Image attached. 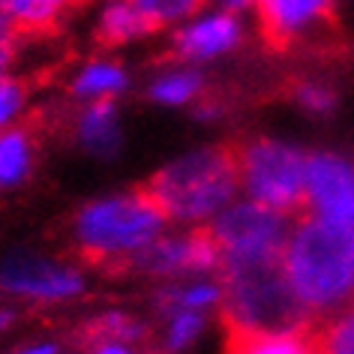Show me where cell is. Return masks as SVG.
I'll use <instances>...</instances> for the list:
<instances>
[{"label": "cell", "mask_w": 354, "mask_h": 354, "mask_svg": "<svg viewBox=\"0 0 354 354\" xmlns=\"http://www.w3.org/2000/svg\"><path fill=\"white\" fill-rule=\"evenodd\" d=\"M168 228L171 223L162 207L138 187L87 198L69 219V243L78 259L91 264L132 268V261Z\"/></svg>", "instance_id": "obj_1"}, {"label": "cell", "mask_w": 354, "mask_h": 354, "mask_svg": "<svg viewBox=\"0 0 354 354\" xmlns=\"http://www.w3.org/2000/svg\"><path fill=\"white\" fill-rule=\"evenodd\" d=\"M297 297L315 315L354 304V225L304 216L282 255Z\"/></svg>", "instance_id": "obj_2"}, {"label": "cell", "mask_w": 354, "mask_h": 354, "mask_svg": "<svg viewBox=\"0 0 354 354\" xmlns=\"http://www.w3.org/2000/svg\"><path fill=\"white\" fill-rule=\"evenodd\" d=\"M223 286V324L255 330H300L322 322L291 286L282 255L223 259L216 268Z\"/></svg>", "instance_id": "obj_3"}, {"label": "cell", "mask_w": 354, "mask_h": 354, "mask_svg": "<svg viewBox=\"0 0 354 354\" xmlns=\"http://www.w3.org/2000/svg\"><path fill=\"white\" fill-rule=\"evenodd\" d=\"M171 225H207L241 189L237 145L183 153L162 165L145 187Z\"/></svg>", "instance_id": "obj_4"}, {"label": "cell", "mask_w": 354, "mask_h": 354, "mask_svg": "<svg viewBox=\"0 0 354 354\" xmlns=\"http://www.w3.org/2000/svg\"><path fill=\"white\" fill-rule=\"evenodd\" d=\"M87 270L75 259L15 246L0 255V295L28 306H66L87 295Z\"/></svg>", "instance_id": "obj_5"}, {"label": "cell", "mask_w": 354, "mask_h": 354, "mask_svg": "<svg viewBox=\"0 0 354 354\" xmlns=\"http://www.w3.org/2000/svg\"><path fill=\"white\" fill-rule=\"evenodd\" d=\"M241 187L252 201L268 205L286 216H313L306 192V156L268 138L237 145Z\"/></svg>", "instance_id": "obj_6"}, {"label": "cell", "mask_w": 354, "mask_h": 354, "mask_svg": "<svg viewBox=\"0 0 354 354\" xmlns=\"http://www.w3.org/2000/svg\"><path fill=\"white\" fill-rule=\"evenodd\" d=\"M223 259H252V255H286L288 216L259 201L228 205L210 219Z\"/></svg>", "instance_id": "obj_7"}, {"label": "cell", "mask_w": 354, "mask_h": 354, "mask_svg": "<svg viewBox=\"0 0 354 354\" xmlns=\"http://www.w3.org/2000/svg\"><path fill=\"white\" fill-rule=\"evenodd\" d=\"M223 261L210 225H183V232H162L145 252L132 261V268L153 279H183L216 273Z\"/></svg>", "instance_id": "obj_8"}, {"label": "cell", "mask_w": 354, "mask_h": 354, "mask_svg": "<svg viewBox=\"0 0 354 354\" xmlns=\"http://www.w3.org/2000/svg\"><path fill=\"white\" fill-rule=\"evenodd\" d=\"M243 37H246L243 15L225 12L219 6L207 3L205 10H198L192 19H187L171 30V57L201 66L237 51Z\"/></svg>", "instance_id": "obj_9"}, {"label": "cell", "mask_w": 354, "mask_h": 354, "mask_svg": "<svg viewBox=\"0 0 354 354\" xmlns=\"http://www.w3.org/2000/svg\"><path fill=\"white\" fill-rule=\"evenodd\" d=\"M309 207L324 219L354 225V168L339 156L318 153L306 159Z\"/></svg>", "instance_id": "obj_10"}, {"label": "cell", "mask_w": 354, "mask_h": 354, "mask_svg": "<svg viewBox=\"0 0 354 354\" xmlns=\"http://www.w3.org/2000/svg\"><path fill=\"white\" fill-rule=\"evenodd\" d=\"M336 3L339 0H259L255 19L261 37L273 48H288L291 42L330 21Z\"/></svg>", "instance_id": "obj_11"}, {"label": "cell", "mask_w": 354, "mask_h": 354, "mask_svg": "<svg viewBox=\"0 0 354 354\" xmlns=\"http://www.w3.org/2000/svg\"><path fill=\"white\" fill-rule=\"evenodd\" d=\"M73 141L84 156L111 162L123 150V114L118 102H84L73 118Z\"/></svg>", "instance_id": "obj_12"}, {"label": "cell", "mask_w": 354, "mask_h": 354, "mask_svg": "<svg viewBox=\"0 0 354 354\" xmlns=\"http://www.w3.org/2000/svg\"><path fill=\"white\" fill-rule=\"evenodd\" d=\"M132 87V73L120 57L114 55H91L66 78V93L73 102H120Z\"/></svg>", "instance_id": "obj_13"}, {"label": "cell", "mask_w": 354, "mask_h": 354, "mask_svg": "<svg viewBox=\"0 0 354 354\" xmlns=\"http://www.w3.org/2000/svg\"><path fill=\"white\" fill-rule=\"evenodd\" d=\"M225 354H322L318 322L300 330H255L225 324Z\"/></svg>", "instance_id": "obj_14"}, {"label": "cell", "mask_w": 354, "mask_h": 354, "mask_svg": "<svg viewBox=\"0 0 354 354\" xmlns=\"http://www.w3.org/2000/svg\"><path fill=\"white\" fill-rule=\"evenodd\" d=\"M150 24L145 21L129 0H100L93 12V39L105 51H120L129 46H138L150 37Z\"/></svg>", "instance_id": "obj_15"}, {"label": "cell", "mask_w": 354, "mask_h": 354, "mask_svg": "<svg viewBox=\"0 0 354 354\" xmlns=\"http://www.w3.org/2000/svg\"><path fill=\"white\" fill-rule=\"evenodd\" d=\"M39 145L28 123L0 129V196L19 192L37 171Z\"/></svg>", "instance_id": "obj_16"}, {"label": "cell", "mask_w": 354, "mask_h": 354, "mask_svg": "<svg viewBox=\"0 0 354 354\" xmlns=\"http://www.w3.org/2000/svg\"><path fill=\"white\" fill-rule=\"evenodd\" d=\"M205 96V75L198 66L174 60L159 66L153 78L147 82V100L165 109H183V105H196Z\"/></svg>", "instance_id": "obj_17"}, {"label": "cell", "mask_w": 354, "mask_h": 354, "mask_svg": "<svg viewBox=\"0 0 354 354\" xmlns=\"http://www.w3.org/2000/svg\"><path fill=\"white\" fill-rule=\"evenodd\" d=\"M78 6H82V0H6L3 15L21 30V37L28 39V37L57 33L73 19V12Z\"/></svg>", "instance_id": "obj_18"}, {"label": "cell", "mask_w": 354, "mask_h": 354, "mask_svg": "<svg viewBox=\"0 0 354 354\" xmlns=\"http://www.w3.org/2000/svg\"><path fill=\"white\" fill-rule=\"evenodd\" d=\"M223 300V286L219 279H207L205 277H183V279H168V286H162L156 304L159 309H207L219 306Z\"/></svg>", "instance_id": "obj_19"}, {"label": "cell", "mask_w": 354, "mask_h": 354, "mask_svg": "<svg viewBox=\"0 0 354 354\" xmlns=\"http://www.w3.org/2000/svg\"><path fill=\"white\" fill-rule=\"evenodd\" d=\"M205 313L201 309H162V333H159V351L183 354L205 330Z\"/></svg>", "instance_id": "obj_20"}, {"label": "cell", "mask_w": 354, "mask_h": 354, "mask_svg": "<svg viewBox=\"0 0 354 354\" xmlns=\"http://www.w3.org/2000/svg\"><path fill=\"white\" fill-rule=\"evenodd\" d=\"M147 336V324L138 315H132L129 309H102L84 327V339H127L141 345Z\"/></svg>", "instance_id": "obj_21"}, {"label": "cell", "mask_w": 354, "mask_h": 354, "mask_svg": "<svg viewBox=\"0 0 354 354\" xmlns=\"http://www.w3.org/2000/svg\"><path fill=\"white\" fill-rule=\"evenodd\" d=\"M129 3L145 15L150 30L162 33V30H174L177 24L192 19L198 10H205L210 0H129Z\"/></svg>", "instance_id": "obj_22"}, {"label": "cell", "mask_w": 354, "mask_h": 354, "mask_svg": "<svg viewBox=\"0 0 354 354\" xmlns=\"http://www.w3.org/2000/svg\"><path fill=\"white\" fill-rule=\"evenodd\" d=\"M33 91L19 73L0 75V129L21 127L30 120Z\"/></svg>", "instance_id": "obj_23"}, {"label": "cell", "mask_w": 354, "mask_h": 354, "mask_svg": "<svg viewBox=\"0 0 354 354\" xmlns=\"http://www.w3.org/2000/svg\"><path fill=\"white\" fill-rule=\"evenodd\" d=\"M318 348L322 354H354V304L330 322H318Z\"/></svg>", "instance_id": "obj_24"}, {"label": "cell", "mask_w": 354, "mask_h": 354, "mask_svg": "<svg viewBox=\"0 0 354 354\" xmlns=\"http://www.w3.org/2000/svg\"><path fill=\"white\" fill-rule=\"evenodd\" d=\"M21 48H24L21 30L0 12V75L15 73V66L21 60Z\"/></svg>", "instance_id": "obj_25"}, {"label": "cell", "mask_w": 354, "mask_h": 354, "mask_svg": "<svg viewBox=\"0 0 354 354\" xmlns=\"http://www.w3.org/2000/svg\"><path fill=\"white\" fill-rule=\"evenodd\" d=\"M295 100L304 105V109L309 111H315V114H324V111H330L333 109V102H336V96L330 87H324V84H315V82H300L295 87Z\"/></svg>", "instance_id": "obj_26"}, {"label": "cell", "mask_w": 354, "mask_h": 354, "mask_svg": "<svg viewBox=\"0 0 354 354\" xmlns=\"http://www.w3.org/2000/svg\"><path fill=\"white\" fill-rule=\"evenodd\" d=\"M84 354H141L138 342L127 339H87Z\"/></svg>", "instance_id": "obj_27"}, {"label": "cell", "mask_w": 354, "mask_h": 354, "mask_svg": "<svg viewBox=\"0 0 354 354\" xmlns=\"http://www.w3.org/2000/svg\"><path fill=\"white\" fill-rule=\"evenodd\" d=\"M10 354H64V351H60V345L55 339H30V342L15 345Z\"/></svg>", "instance_id": "obj_28"}, {"label": "cell", "mask_w": 354, "mask_h": 354, "mask_svg": "<svg viewBox=\"0 0 354 354\" xmlns=\"http://www.w3.org/2000/svg\"><path fill=\"white\" fill-rule=\"evenodd\" d=\"M210 3L225 12H234V15H250L259 10V0H210Z\"/></svg>", "instance_id": "obj_29"}, {"label": "cell", "mask_w": 354, "mask_h": 354, "mask_svg": "<svg viewBox=\"0 0 354 354\" xmlns=\"http://www.w3.org/2000/svg\"><path fill=\"white\" fill-rule=\"evenodd\" d=\"M12 324H15V313H12L10 306H0V333L10 330Z\"/></svg>", "instance_id": "obj_30"}, {"label": "cell", "mask_w": 354, "mask_h": 354, "mask_svg": "<svg viewBox=\"0 0 354 354\" xmlns=\"http://www.w3.org/2000/svg\"><path fill=\"white\" fill-rule=\"evenodd\" d=\"M3 3H6V0H0V12H3Z\"/></svg>", "instance_id": "obj_31"}]
</instances>
